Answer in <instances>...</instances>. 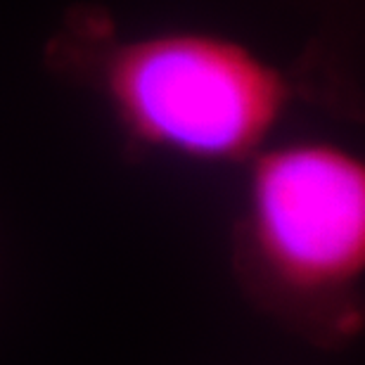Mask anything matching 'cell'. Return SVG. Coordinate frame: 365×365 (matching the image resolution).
Returning <instances> with one entry per match:
<instances>
[{
	"label": "cell",
	"mask_w": 365,
	"mask_h": 365,
	"mask_svg": "<svg viewBox=\"0 0 365 365\" xmlns=\"http://www.w3.org/2000/svg\"><path fill=\"white\" fill-rule=\"evenodd\" d=\"M247 166L232 271L261 311L316 344L363 330L365 162L341 143H268Z\"/></svg>",
	"instance_id": "cell-2"
},
{
	"label": "cell",
	"mask_w": 365,
	"mask_h": 365,
	"mask_svg": "<svg viewBox=\"0 0 365 365\" xmlns=\"http://www.w3.org/2000/svg\"><path fill=\"white\" fill-rule=\"evenodd\" d=\"M50 57L93 86L130 150L187 164H247L302 95L237 38L180 29L121 41L95 10L64 24Z\"/></svg>",
	"instance_id": "cell-1"
}]
</instances>
